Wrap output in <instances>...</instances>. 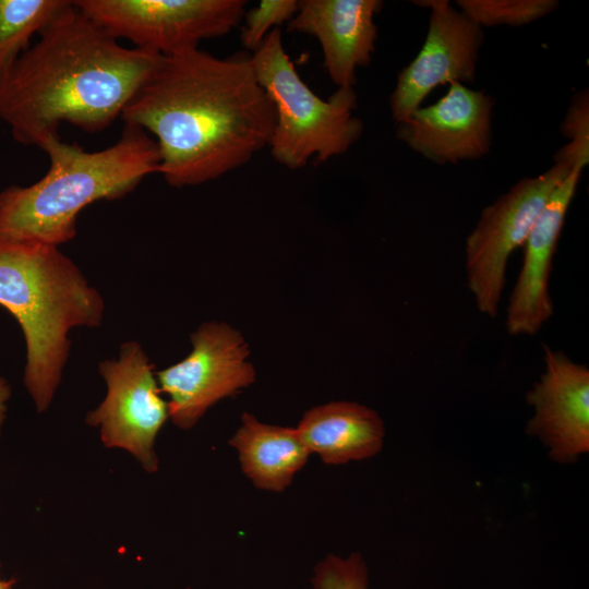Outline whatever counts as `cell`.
Here are the masks:
<instances>
[{"mask_svg":"<svg viewBox=\"0 0 589 589\" xmlns=\"http://www.w3.org/2000/svg\"><path fill=\"white\" fill-rule=\"evenodd\" d=\"M121 118L155 136L158 172L183 188L247 164L269 145L276 115L249 55L192 48L164 56Z\"/></svg>","mask_w":589,"mask_h":589,"instance_id":"obj_1","label":"cell"},{"mask_svg":"<svg viewBox=\"0 0 589 589\" xmlns=\"http://www.w3.org/2000/svg\"><path fill=\"white\" fill-rule=\"evenodd\" d=\"M164 56L127 48L73 1L0 84V120L13 139L40 147L67 122L86 132L112 124Z\"/></svg>","mask_w":589,"mask_h":589,"instance_id":"obj_2","label":"cell"},{"mask_svg":"<svg viewBox=\"0 0 589 589\" xmlns=\"http://www.w3.org/2000/svg\"><path fill=\"white\" fill-rule=\"evenodd\" d=\"M0 305L23 332V382L41 413L60 385L70 353V330L98 327L104 299L58 247L0 237Z\"/></svg>","mask_w":589,"mask_h":589,"instance_id":"obj_3","label":"cell"},{"mask_svg":"<svg viewBox=\"0 0 589 589\" xmlns=\"http://www.w3.org/2000/svg\"><path fill=\"white\" fill-rule=\"evenodd\" d=\"M40 148L50 161L46 175L28 187L0 192V237L59 248L75 237L84 207L124 196L158 172L160 163L156 141L132 124H124L120 139L101 151L87 152L59 135Z\"/></svg>","mask_w":589,"mask_h":589,"instance_id":"obj_4","label":"cell"},{"mask_svg":"<svg viewBox=\"0 0 589 589\" xmlns=\"http://www.w3.org/2000/svg\"><path fill=\"white\" fill-rule=\"evenodd\" d=\"M250 59L275 107L268 147L277 163L296 170L312 157L326 161L341 155L359 140L363 123L354 116L353 87H338L328 99L318 97L300 77L284 48L279 28L268 33Z\"/></svg>","mask_w":589,"mask_h":589,"instance_id":"obj_5","label":"cell"},{"mask_svg":"<svg viewBox=\"0 0 589 589\" xmlns=\"http://www.w3.org/2000/svg\"><path fill=\"white\" fill-rule=\"evenodd\" d=\"M74 5L115 38L170 56L199 48L239 25L244 0H75Z\"/></svg>","mask_w":589,"mask_h":589,"instance_id":"obj_6","label":"cell"},{"mask_svg":"<svg viewBox=\"0 0 589 589\" xmlns=\"http://www.w3.org/2000/svg\"><path fill=\"white\" fill-rule=\"evenodd\" d=\"M570 171L555 161L545 172L518 181L482 211L465 248L467 284L480 313L491 318L498 314L510 254L524 245L551 194Z\"/></svg>","mask_w":589,"mask_h":589,"instance_id":"obj_7","label":"cell"},{"mask_svg":"<svg viewBox=\"0 0 589 589\" xmlns=\"http://www.w3.org/2000/svg\"><path fill=\"white\" fill-rule=\"evenodd\" d=\"M98 370L107 393L87 413L86 423L98 428L105 447L127 450L145 471L155 472V441L169 410L160 395L154 365L139 342L127 341L121 345L118 359L99 362Z\"/></svg>","mask_w":589,"mask_h":589,"instance_id":"obj_8","label":"cell"},{"mask_svg":"<svg viewBox=\"0 0 589 589\" xmlns=\"http://www.w3.org/2000/svg\"><path fill=\"white\" fill-rule=\"evenodd\" d=\"M192 351L156 373L168 396L169 418L180 429L194 426L217 401L248 387L255 371L242 335L221 322H206L192 335Z\"/></svg>","mask_w":589,"mask_h":589,"instance_id":"obj_9","label":"cell"},{"mask_svg":"<svg viewBox=\"0 0 589 589\" xmlns=\"http://www.w3.org/2000/svg\"><path fill=\"white\" fill-rule=\"evenodd\" d=\"M431 9L429 29L417 57L398 74L390 96L395 122L405 121L438 85L474 80L482 27L448 1H418Z\"/></svg>","mask_w":589,"mask_h":589,"instance_id":"obj_10","label":"cell"},{"mask_svg":"<svg viewBox=\"0 0 589 589\" xmlns=\"http://www.w3.org/2000/svg\"><path fill=\"white\" fill-rule=\"evenodd\" d=\"M544 372L527 393L534 408L526 433L537 436L557 462H574L589 452V370L543 346Z\"/></svg>","mask_w":589,"mask_h":589,"instance_id":"obj_11","label":"cell"},{"mask_svg":"<svg viewBox=\"0 0 589 589\" xmlns=\"http://www.w3.org/2000/svg\"><path fill=\"white\" fill-rule=\"evenodd\" d=\"M492 106L485 92L450 83L438 101L398 123L397 136L437 164L477 159L490 152Z\"/></svg>","mask_w":589,"mask_h":589,"instance_id":"obj_12","label":"cell"},{"mask_svg":"<svg viewBox=\"0 0 589 589\" xmlns=\"http://www.w3.org/2000/svg\"><path fill=\"white\" fill-rule=\"evenodd\" d=\"M581 170H572L555 188L525 243L524 260L506 312L508 334L536 335L553 315L552 263Z\"/></svg>","mask_w":589,"mask_h":589,"instance_id":"obj_13","label":"cell"},{"mask_svg":"<svg viewBox=\"0 0 589 589\" xmlns=\"http://www.w3.org/2000/svg\"><path fill=\"white\" fill-rule=\"evenodd\" d=\"M380 0H301L288 29L312 35L321 44L324 67L338 87H352L358 68L375 50Z\"/></svg>","mask_w":589,"mask_h":589,"instance_id":"obj_14","label":"cell"},{"mask_svg":"<svg viewBox=\"0 0 589 589\" xmlns=\"http://www.w3.org/2000/svg\"><path fill=\"white\" fill-rule=\"evenodd\" d=\"M308 450L328 465L376 455L385 428L378 413L353 401H332L308 410L296 428Z\"/></svg>","mask_w":589,"mask_h":589,"instance_id":"obj_15","label":"cell"},{"mask_svg":"<svg viewBox=\"0 0 589 589\" xmlns=\"http://www.w3.org/2000/svg\"><path fill=\"white\" fill-rule=\"evenodd\" d=\"M229 444L237 449L242 471L253 484L275 492L290 485L310 455L296 428L266 424L248 412Z\"/></svg>","mask_w":589,"mask_h":589,"instance_id":"obj_16","label":"cell"},{"mask_svg":"<svg viewBox=\"0 0 589 589\" xmlns=\"http://www.w3.org/2000/svg\"><path fill=\"white\" fill-rule=\"evenodd\" d=\"M72 1L0 0V84L39 35Z\"/></svg>","mask_w":589,"mask_h":589,"instance_id":"obj_17","label":"cell"},{"mask_svg":"<svg viewBox=\"0 0 589 589\" xmlns=\"http://www.w3.org/2000/svg\"><path fill=\"white\" fill-rule=\"evenodd\" d=\"M460 12L482 26H519L554 11V0H458Z\"/></svg>","mask_w":589,"mask_h":589,"instance_id":"obj_18","label":"cell"},{"mask_svg":"<svg viewBox=\"0 0 589 589\" xmlns=\"http://www.w3.org/2000/svg\"><path fill=\"white\" fill-rule=\"evenodd\" d=\"M569 143L556 154L555 161L582 170L589 160V99L587 91L575 95L562 124Z\"/></svg>","mask_w":589,"mask_h":589,"instance_id":"obj_19","label":"cell"},{"mask_svg":"<svg viewBox=\"0 0 589 589\" xmlns=\"http://www.w3.org/2000/svg\"><path fill=\"white\" fill-rule=\"evenodd\" d=\"M368 567L359 553L329 554L314 568L313 589H368Z\"/></svg>","mask_w":589,"mask_h":589,"instance_id":"obj_20","label":"cell"},{"mask_svg":"<svg viewBox=\"0 0 589 589\" xmlns=\"http://www.w3.org/2000/svg\"><path fill=\"white\" fill-rule=\"evenodd\" d=\"M299 8L296 0H262L244 13L241 41L247 49L255 51L271 31L289 22Z\"/></svg>","mask_w":589,"mask_h":589,"instance_id":"obj_21","label":"cell"},{"mask_svg":"<svg viewBox=\"0 0 589 589\" xmlns=\"http://www.w3.org/2000/svg\"><path fill=\"white\" fill-rule=\"evenodd\" d=\"M11 398V387L9 382L0 375V435L7 418L8 402Z\"/></svg>","mask_w":589,"mask_h":589,"instance_id":"obj_22","label":"cell"},{"mask_svg":"<svg viewBox=\"0 0 589 589\" xmlns=\"http://www.w3.org/2000/svg\"><path fill=\"white\" fill-rule=\"evenodd\" d=\"M1 569V565H0ZM16 579L15 578H2L0 575V589H15Z\"/></svg>","mask_w":589,"mask_h":589,"instance_id":"obj_23","label":"cell"}]
</instances>
